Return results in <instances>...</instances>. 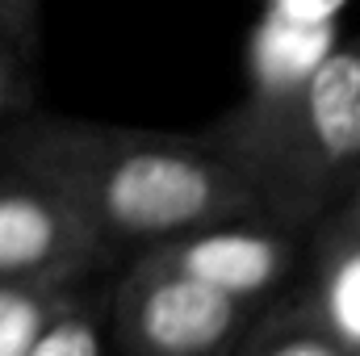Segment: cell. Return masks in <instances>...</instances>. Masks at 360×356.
Returning <instances> with one entry per match:
<instances>
[{
    "label": "cell",
    "instance_id": "obj_1",
    "mask_svg": "<svg viewBox=\"0 0 360 356\" xmlns=\"http://www.w3.org/2000/svg\"><path fill=\"white\" fill-rule=\"evenodd\" d=\"M0 164L51 184L113 265L193 227L264 214L243 172L197 134L30 109L0 130Z\"/></svg>",
    "mask_w": 360,
    "mask_h": 356
},
{
    "label": "cell",
    "instance_id": "obj_2",
    "mask_svg": "<svg viewBox=\"0 0 360 356\" xmlns=\"http://www.w3.org/2000/svg\"><path fill=\"white\" fill-rule=\"evenodd\" d=\"M201 139L256 189L260 210L310 231L360 180V34L319 63L302 92L269 117H214Z\"/></svg>",
    "mask_w": 360,
    "mask_h": 356
},
{
    "label": "cell",
    "instance_id": "obj_3",
    "mask_svg": "<svg viewBox=\"0 0 360 356\" xmlns=\"http://www.w3.org/2000/svg\"><path fill=\"white\" fill-rule=\"evenodd\" d=\"M260 310L147 256H130L109 285V340L113 356H231Z\"/></svg>",
    "mask_w": 360,
    "mask_h": 356
},
{
    "label": "cell",
    "instance_id": "obj_4",
    "mask_svg": "<svg viewBox=\"0 0 360 356\" xmlns=\"http://www.w3.org/2000/svg\"><path fill=\"white\" fill-rule=\"evenodd\" d=\"M155 265L214 285L252 306H272L293 293L306 268V231H293L269 214H243L193 227L176 239H164L139 252Z\"/></svg>",
    "mask_w": 360,
    "mask_h": 356
},
{
    "label": "cell",
    "instance_id": "obj_5",
    "mask_svg": "<svg viewBox=\"0 0 360 356\" xmlns=\"http://www.w3.org/2000/svg\"><path fill=\"white\" fill-rule=\"evenodd\" d=\"M109 268L105 243L51 184L0 164V285H76Z\"/></svg>",
    "mask_w": 360,
    "mask_h": 356
},
{
    "label": "cell",
    "instance_id": "obj_6",
    "mask_svg": "<svg viewBox=\"0 0 360 356\" xmlns=\"http://www.w3.org/2000/svg\"><path fill=\"white\" fill-rule=\"evenodd\" d=\"M293 293L344 352L360 356V180L306 231V268Z\"/></svg>",
    "mask_w": 360,
    "mask_h": 356
},
{
    "label": "cell",
    "instance_id": "obj_7",
    "mask_svg": "<svg viewBox=\"0 0 360 356\" xmlns=\"http://www.w3.org/2000/svg\"><path fill=\"white\" fill-rule=\"evenodd\" d=\"M340 25H302L260 13L243 42V96L226 109L231 117L256 122L285 109L302 84L319 72V63L340 46Z\"/></svg>",
    "mask_w": 360,
    "mask_h": 356
},
{
    "label": "cell",
    "instance_id": "obj_8",
    "mask_svg": "<svg viewBox=\"0 0 360 356\" xmlns=\"http://www.w3.org/2000/svg\"><path fill=\"white\" fill-rule=\"evenodd\" d=\"M21 356H113L109 340V289L84 281L30 340Z\"/></svg>",
    "mask_w": 360,
    "mask_h": 356
},
{
    "label": "cell",
    "instance_id": "obj_9",
    "mask_svg": "<svg viewBox=\"0 0 360 356\" xmlns=\"http://www.w3.org/2000/svg\"><path fill=\"white\" fill-rule=\"evenodd\" d=\"M231 356H348L344 344L302 306L297 293L276 298L256 314Z\"/></svg>",
    "mask_w": 360,
    "mask_h": 356
},
{
    "label": "cell",
    "instance_id": "obj_10",
    "mask_svg": "<svg viewBox=\"0 0 360 356\" xmlns=\"http://www.w3.org/2000/svg\"><path fill=\"white\" fill-rule=\"evenodd\" d=\"M76 285H0V356H21L42 323L80 289Z\"/></svg>",
    "mask_w": 360,
    "mask_h": 356
},
{
    "label": "cell",
    "instance_id": "obj_11",
    "mask_svg": "<svg viewBox=\"0 0 360 356\" xmlns=\"http://www.w3.org/2000/svg\"><path fill=\"white\" fill-rule=\"evenodd\" d=\"M30 109H38V89H34V59L8 38V30L0 25V130L13 126L17 117H25Z\"/></svg>",
    "mask_w": 360,
    "mask_h": 356
},
{
    "label": "cell",
    "instance_id": "obj_12",
    "mask_svg": "<svg viewBox=\"0 0 360 356\" xmlns=\"http://www.w3.org/2000/svg\"><path fill=\"white\" fill-rule=\"evenodd\" d=\"M0 25L30 59H38V51H42V0H0Z\"/></svg>",
    "mask_w": 360,
    "mask_h": 356
},
{
    "label": "cell",
    "instance_id": "obj_13",
    "mask_svg": "<svg viewBox=\"0 0 360 356\" xmlns=\"http://www.w3.org/2000/svg\"><path fill=\"white\" fill-rule=\"evenodd\" d=\"M356 0H264L260 13H272L281 21H302V25H340V17Z\"/></svg>",
    "mask_w": 360,
    "mask_h": 356
}]
</instances>
